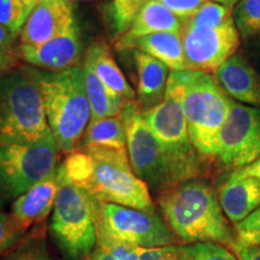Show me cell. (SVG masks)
<instances>
[{"mask_svg":"<svg viewBox=\"0 0 260 260\" xmlns=\"http://www.w3.org/2000/svg\"><path fill=\"white\" fill-rule=\"evenodd\" d=\"M15 39H16V35L12 34L10 30H8L4 25L0 24V47L12 48V46H14Z\"/></svg>","mask_w":260,"mask_h":260,"instance_id":"74e56055","label":"cell"},{"mask_svg":"<svg viewBox=\"0 0 260 260\" xmlns=\"http://www.w3.org/2000/svg\"><path fill=\"white\" fill-rule=\"evenodd\" d=\"M94 213L98 243L117 242L139 248H155L172 246L175 242V234L157 212L94 199Z\"/></svg>","mask_w":260,"mask_h":260,"instance_id":"9c48e42d","label":"cell"},{"mask_svg":"<svg viewBox=\"0 0 260 260\" xmlns=\"http://www.w3.org/2000/svg\"><path fill=\"white\" fill-rule=\"evenodd\" d=\"M181 251L178 246L155 247V248H139V260H168Z\"/></svg>","mask_w":260,"mask_h":260,"instance_id":"836d02e7","label":"cell"},{"mask_svg":"<svg viewBox=\"0 0 260 260\" xmlns=\"http://www.w3.org/2000/svg\"><path fill=\"white\" fill-rule=\"evenodd\" d=\"M19 57L31 67L45 71L73 68L82 57V41L77 23L40 46H19Z\"/></svg>","mask_w":260,"mask_h":260,"instance_id":"5bb4252c","label":"cell"},{"mask_svg":"<svg viewBox=\"0 0 260 260\" xmlns=\"http://www.w3.org/2000/svg\"><path fill=\"white\" fill-rule=\"evenodd\" d=\"M59 189L54 201L50 233L67 260H87L98 245L94 199L68 178L58 167Z\"/></svg>","mask_w":260,"mask_h":260,"instance_id":"52a82bcc","label":"cell"},{"mask_svg":"<svg viewBox=\"0 0 260 260\" xmlns=\"http://www.w3.org/2000/svg\"><path fill=\"white\" fill-rule=\"evenodd\" d=\"M237 176L241 177H253L260 181V157L252 162V164L247 165V167L235 169L233 171Z\"/></svg>","mask_w":260,"mask_h":260,"instance_id":"8d00e7d4","label":"cell"},{"mask_svg":"<svg viewBox=\"0 0 260 260\" xmlns=\"http://www.w3.org/2000/svg\"><path fill=\"white\" fill-rule=\"evenodd\" d=\"M182 249L190 260H237L229 249L216 242H195Z\"/></svg>","mask_w":260,"mask_h":260,"instance_id":"83f0119b","label":"cell"},{"mask_svg":"<svg viewBox=\"0 0 260 260\" xmlns=\"http://www.w3.org/2000/svg\"><path fill=\"white\" fill-rule=\"evenodd\" d=\"M148 0H113L111 6L112 27L122 37L134 23L139 12Z\"/></svg>","mask_w":260,"mask_h":260,"instance_id":"484cf974","label":"cell"},{"mask_svg":"<svg viewBox=\"0 0 260 260\" xmlns=\"http://www.w3.org/2000/svg\"><path fill=\"white\" fill-rule=\"evenodd\" d=\"M218 198L224 214L235 225L260 207V181L232 172L219 187Z\"/></svg>","mask_w":260,"mask_h":260,"instance_id":"e0dca14e","label":"cell"},{"mask_svg":"<svg viewBox=\"0 0 260 260\" xmlns=\"http://www.w3.org/2000/svg\"><path fill=\"white\" fill-rule=\"evenodd\" d=\"M152 133L165 148L183 157L197 158L201 154L191 144L186 117L181 102V89L170 74L164 100L159 105L142 112Z\"/></svg>","mask_w":260,"mask_h":260,"instance_id":"7c38bea8","label":"cell"},{"mask_svg":"<svg viewBox=\"0 0 260 260\" xmlns=\"http://www.w3.org/2000/svg\"><path fill=\"white\" fill-rule=\"evenodd\" d=\"M126 151L133 171L154 191H167L184 182L201 178L209 165L206 157H183L155 139L141 112L130 119Z\"/></svg>","mask_w":260,"mask_h":260,"instance_id":"277c9868","label":"cell"},{"mask_svg":"<svg viewBox=\"0 0 260 260\" xmlns=\"http://www.w3.org/2000/svg\"><path fill=\"white\" fill-rule=\"evenodd\" d=\"M83 69L87 96H88L90 112H92L90 121L119 115L130 100H126L124 96L119 95L105 86L88 68L83 67Z\"/></svg>","mask_w":260,"mask_h":260,"instance_id":"603a6c76","label":"cell"},{"mask_svg":"<svg viewBox=\"0 0 260 260\" xmlns=\"http://www.w3.org/2000/svg\"><path fill=\"white\" fill-rule=\"evenodd\" d=\"M59 189L58 168L50 176L34 184L30 189L11 204V217L19 233H23L32 224L44 220L53 210Z\"/></svg>","mask_w":260,"mask_h":260,"instance_id":"9a60e30c","label":"cell"},{"mask_svg":"<svg viewBox=\"0 0 260 260\" xmlns=\"http://www.w3.org/2000/svg\"><path fill=\"white\" fill-rule=\"evenodd\" d=\"M128 50H139L157 58L172 71L187 70L183 44L177 32H155L136 39Z\"/></svg>","mask_w":260,"mask_h":260,"instance_id":"7402d4cb","label":"cell"},{"mask_svg":"<svg viewBox=\"0 0 260 260\" xmlns=\"http://www.w3.org/2000/svg\"><path fill=\"white\" fill-rule=\"evenodd\" d=\"M50 134L38 70L19 67L0 75V145L35 142Z\"/></svg>","mask_w":260,"mask_h":260,"instance_id":"8992f818","label":"cell"},{"mask_svg":"<svg viewBox=\"0 0 260 260\" xmlns=\"http://www.w3.org/2000/svg\"><path fill=\"white\" fill-rule=\"evenodd\" d=\"M42 0H22V3H23V5L25 6V9H27L28 16L32 11V9H34L37 5L40 4Z\"/></svg>","mask_w":260,"mask_h":260,"instance_id":"f35d334b","label":"cell"},{"mask_svg":"<svg viewBox=\"0 0 260 260\" xmlns=\"http://www.w3.org/2000/svg\"><path fill=\"white\" fill-rule=\"evenodd\" d=\"M230 247L240 260H260V246L243 245L236 240Z\"/></svg>","mask_w":260,"mask_h":260,"instance_id":"d590c367","label":"cell"},{"mask_svg":"<svg viewBox=\"0 0 260 260\" xmlns=\"http://www.w3.org/2000/svg\"><path fill=\"white\" fill-rule=\"evenodd\" d=\"M83 67L92 70L98 79L113 92L124 96L130 102H136L138 98L135 90L129 86L128 81L113 59L111 50L105 41L98 40L90 45L84 54Z\"/></svg>","mask_w":260,"mask_h":260,"instance_id":"ffe728a7","label":"cell"},{"mask_svg":"<svg viewBox=\"0 0 260 260\" xmlns=\"http://www.w3.org/2000/svg\"><path fill=\"white\" fill-rule=\"evenodd\" d=\"M87 260H139V247L124 243H98Z\"/></svg>","mask_w":260,"mask_h":260,"instance_id":"f1b7e54d","label":"cell"},{"mask_svg":"<svg viewBox=\"0 0 260 260\" xmlns=\"http://www.w3.org/2000/svg\"><path fill=\"white\" fill-rule=\"evenodd\" d=\"M158 203L168 226L182 241L228 246L236 241V235L220 206L218 193L201 178L164 191Z\"/></svg>","mask_w":260,"mask_h":260,"instance_id":"7a4b0ae2","label":"cell"},{"mask_svg":"<svg viewBox=\"0 0 260 260\" xmlns=\"http://www.w3.org/2000/svg\"><path fill=\"white\" fill-rule=\"evenodd\" d=\"M45 113L60 152L71 153L82 141L92 112L84 69L75 65L67 70H38Z\"/></svg>","mask_w":260,"mask_h":260,"instance_id":"3957f363","label":"cell"},{"mask_svg":"<svg viewBox=\"0 0 260 260\" xmlns=\"http://www.w3.org/2000/svg\"><path fill=\"white\" fill-rule=\"evenodd\" d=\"M213 77L237 102L260 106V75L241 56L230 57L214 71Z\"/></svg>","mask_w":260,"mask_h":260,"instance_id":"2e32d148","label":"cell"},{"mask_svg":"<svg viewBox=\"0 0 260 260\" xmlns=\"http://www.w3.org/2000/svg\"><path fill=\"white\" fill-rule=\"evenodd\" d=\"M181 89L188 134L194 147L206 158H216L217 141L232 111L233 100L213 75L205 71H171Z\"/></svg>","mask_w":260,"mask_h":260,"instance_id":"5b68a950","label":"cell"},{"mask_svg":"<svg viewBox=\"0 0 260 260\" xmlns=\"http://www.w3.org/2000/svg\"><path fill=\"white\" fill-rule=\"evenodd\" d=\"M60 165L68 178L94 199L157 212L148 186L133 171L126 148L83 146L68 154Z\"/></svg>","mask_w":260,"mask_h":260,"instance_id":"6da1fadb","label":"cell"},{"mask_svg":"<svg viewBox=\"0 0 260 260\" xmlns=\"http://www.w3.org/2000/svg\"><path fill=\"white\" fill-rule=\"evenodd\" d=\"M140 111L138 103L128 102L119 115L90 121L84 132L81 147L102 145L115 148H126V136L130 119Z\"/></svg>","mask_w":260,"mask_h":260,"instance_id":"44dd1931","label":"cell"},{"mask_svg":"<svg viewBox=\"0 0 260 260\" xmlns=\"http://www.w3.org/2000/svg\"><path fill=\"white\" fill-rule=\"evenodd\" d=\"M233 17L241 37L260 34V0H240L234 9Z\"/></svg>","mask_w":260,"mask_h":260,"instance_id":"cb8c5ba5","label":"cell"},{"mask_svg":"<svg viewBox=\"0 0 260 260\" xmlns=\"http://www.w3.org/2000/svg\"><path fill=\"white\" fill-rule=\"evenodd\" d=\"M134 61L138 73L136 103L142 113L164 100L170 74L167 65L145 52L134 50Z\"/></svg>","mask_w":260,"mask_h":260,"instance_id":"ac0fdd59","label":"cell"},{"mask_svg":"<svg viewBox=\"0 0 260 260\" xmlns=\"http://www.w3.org/2000/svg\"><path fill=\"white\" fill-rule=\"evenodd\" d=\"M19 52L14 48L0 47V75L18 68Z\"/></svg>","mask_w":260,"mask_h":260,"instance_id":"e575fe53","label":"cell"},{"mask_svg":"<svg viewBox=\"0 0 260 260\" xmlns=\"http://www.w3.org/2000/svg\"><path fill=\"white\" fill-rule=\"evenodd\" d=\"M212 2L217 3V4L223 5V6H226V8H229V9H233V8H235L240 0H212Z\"/></svg>","mask_w":260,"mask_h":260,"instance_id":"ab89813d","label":"cell"},{"mask_svg":"<svg viewBox=\"0 0 260 260\" xmlns=\"http://www.w3.org/2000/svg\"><path fill=\"white\" fill-rule=\"evenodd\" d=\"M235 235L237 241L243 245L260 246V207L235 224Z\"/></svg>","mask_w":260,"mask_h":260,"instance_id":"f546056e","label":"cell"},{"mask_svg":"<svg viewBox=\"0 0 260 260\" xmlns=\"http://www.w3.org/2000/svg\"><path fill=\"white\" fill-rule=\"evenodd\" d=\"M234 19L232 9L226 8L212 0H207L195 14L182 23L203 27H219Z\"/></svg>","mask_w":260,"mask_h":260,"instance_id":"d4e9b609","label":"cell"},{"mask_svg":"<svg viewBox=\"0 0 260 260\" xmlns=\"http://www.w3.org/2000/svg\"><path fill=\"white\" fill-rule=\"evenodd\" d=\"M28 18V12L22 0H0V24L17 35Z\"/></svg>","mask_w":260,"mask_h":260,"instance_id":"4316f807","label":"cell"},{"mask_svg":"<svg viewBox=\"0 0 260 260\" xmlns=\"http://www.w3.org/2000/svg\"><path fill=\"white\" fill-rule=\"evenodd\" d=\"M180 35L187 70L214 73L240 46V32L234 19L219 27L182 23Z\"/></svg>","mask_w":260,"mask_h":260,"instance_id":"30bf717a","label":"cell"},{"mask_svg":"<svg viewBox=\"0 0 260 260\" xmlns=\"http://www.w3.org/2000/svg\"><path fill=\"white\" fill-rule=\"evenodd\" d=\"M5 260H57L48 253L46 245L40 239H31L17 247Z\"/></svg>","mask_w":260,"mask_h":260,"instance_id":"4dcf8cb0","label":"cell"},{"mask_svg":"<svg viewBox=\"0 0 260 260\" xmlns=\"http://www.w3.org/2000/svg\"><path fill=\"white\" fill-rule=\"evenodd\" d=\"M84 2H86V0H84Z\"/></svg>","mask_w":260,"mask_h":260,"instance_id":"b9f144b4","label":"cell"},{"mask_svg":"<svg viewBox=\"0 0 260 260\" xmlns=\"http://www.w3.org/2000/svg\"><path fill=\"white\" fill-rule=\"evenodd\" d=\"M168 260H190L189 258H188V256L184 254V252H183V249H182V247H181V251L177 253L176 255H174V256H171V258H169Z\"/></svg>","mask_w":260,"mask_h":260,"instance_id":"60d3db41","label":"cell"},{"mask_svg":"<svg viewBox=\"0 0 260 260\" xmlns=\"http://www.w3.org/2000/svg\"><path fill=\"white\" fill-rule=\"evenodd\" d=\"M260 157V109L233 102L232 111L220 130L216 159L240 169Z\"/></svg>","mask_w":260,"mask_h":260,"instance_id":"8fae6325","label":"cell"},{"mask_svg":"<svg viewBox=\"0 0 260 260\" xmlns=\"http://www.w3.org/2000/svg\"><path fill=\"white\" fill-rule=\"evenodd\" d=\"M182 22L191 17L207 0H159Z\"/></svg>","mask_w":260,"mask_h":260,"instance_id":"1f68e13d","label":"cell"},{"mask_svg":"<svg viewBox=\"0 0 260 260\" xmlns=\"http://www.w3.org/2000/svg\"><path fill=\"white\" fill-rule=\"evenodd\" d=\"M59 152L52 134L35 142L0 145V207L56 171Z\"/></svg>","mask_w":260,"mask_h":260,"instance_id":"ba28073f","label":"cell"},{"mask_svg":"<svg viewBox=\"0 0 260 260\" xmlns=\"http://www.w3.org/2000/svg\"><path fill=\"white\" fill-rule=\"evenodd\" d=\"M182 29V21L172 14L159 0H148L139 12L134 23L126 32L119 37L116 47L119 51L128 50L129 45L136 39L155 32H177Z\"/></svg>","mask_w":260,"mask_h":260,"instance_id":"d6986e66","label":"cell"},{"mask_svg":"<svg viewBox=\"0 0 260 260\" xmlns=\"http://www.w3.org/2000/svg\"><path fill=\"white\" fill-rule=\"evenodd\" d=\"M21 235L22 234L18 232L12 220L11 214L0 211V253L10 248Z\"/></svg>","mask_w":260,"mask_h":260,"instance_id":"d6a6232c","label":"cell"},{"mask_svg":"<svg viewBox=\"0 0 260 260\" xmlns=\"http://www.w3.org/2000/svg\"><path fill=\"white\" fill-rule=\"evenodd\" d=\"M76 23L70 0H42L29 14L19 34V46H40Z\"/></svg>","mask_w":260,"mask_h":260,"instance_id":"4fadbf2b","label":"cell"}]
</instances>
